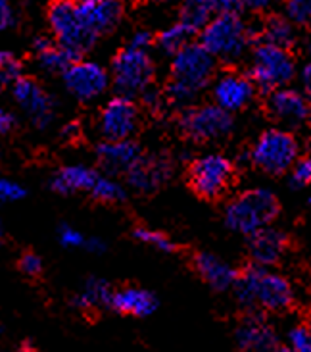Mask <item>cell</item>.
<instances>
[{
    "mask_svg": "<svg viewBox=\"0 0 311 352\" xmlns=\"http://www.w3.org/2000/svg\"><path fill=\"white\" fill-rule=\"evenodd\" d=\"M217 58L202 43H189L171 60V81L165 98L173 106L190 108L216 74Z\"/></svg>",
    "mask_w": 311,
    "mask_h": 352,
    "instance_id": "obj_1",
    "label": "cell"
},
{
    "mask_svg": "<svg viewBox=\"0 0 311 352\" xmlns=\"http://www.w3.org/2000/svg\"><path fill=\"white\" fill-rule=\"evenodd\" d=\"M233 289L238 305L246 310L262 308L267 312H286L294 305V287L290 281L260 264L248 266L238 274Z\"/></svg>",
    "mask_w": 311,
    "mask_h": 352,
    "instance_id": "obj_2",
    "label": "cell"
},
{
    "mask_svg": "<svg viewBox=\"0 0 311 352\" xmlns=\"http://www.w3.org/2000/svg\"><path fill=\"white\" fill-rule=\"evenodd\" d=\"M255 35L260 37V33L248 28L238 14H217L216 18L200 31V43L217 60L233 64L242 58Z\"/></svg>",
    "mask_w": 311,
    "mask_h": 352,
    "instance_id": "obj_3",
    "label": "cell"
},
{
    "mask_svg": "<svg viewBox=\"0 0 311 352\" xmlns=\"http://www.w3.org/2000/svg\"><path fill=\"white\" fill-rule=\"evenodd\" d=\"M279 214V202L265 187L244 190L227 204L225 226L242 235H254L255 231L267 228Z\"/></svg>",
    "mask_w": 311,
    "mask_h": 352,
    "instance_id": "obj_4",
    "label": "cell"
},
{
    "mask_svg": "<svg viewBox=\"0 0 311 352\" xmlns=\"http://www.w3.org/2000/svg\"><path fill=\"white\" fill-rule=\"evenodd\" d=\"M47 18L58 45L73 60H81L98 41L95 33L83 28L77 16V0H52Z\"/></svg>",
    "mask_w": 311,
    "mask_h": 352,
    "instance_id": "obj_5",
    "label": "cell"
},
{
    "mask_svg": "<svg viewBox=\"0 0 311 352\" xmlns=\"http://www.w3.org/2000/svg\"><path fill=\"white\" fill-rule=\"evenodd\" d=\"M248 76L262 93H273L286 87L296 76V62L288 48L260 43L252 52Z\"/></svg>",
    "mask_w": 311,
    "mask_h": 352,
    "instance_id": "obj_6",
    "label": "cell"
},
{
    "mask_svg": "<svg viewBox=\"0 0 311 352\" xmlns=\"http://www.w3.org/2000/svg\"><path fill=\"white\" fill-rule=\"evenodd\" d=\"M154 81V62L148 50L127 47L122 48L112 62V83L117 95L135 98L142 96Z\"/></svg>",
    "mask_w": 311,
    "mask_h": 352,
    "instance_id": "obj_7",
    "label": "cell"
},
{
    "mask_svg": "<svg viewBox=\"0 0 311 352\" xmlns=\"http://www.w3.org/2000/svg\"><path fill=\"white\" fill-rule=\"evenodd\" d=\"M298 141L288 129L273 127L260 135L254 148L250 151L252 164L269 175L288 172L298 160Z\"/></svg>",
    "mask_w": 311,
    "mask_h": 352,
    "instance_id": "obj_8",
    "label": "cell"
},
{
    "mask_svg": "<svg viewBox=\"0 0 311 352\" xmlns=\"http://www.w3.org/2000/svg\"><path fill=\"white\" fill-rule=\"evenodd\" d=\"M181 129L198 143L221 141L233 131V118L229 110L216 102L190 106L181 114Z\"/></svg>",
    "mask_w": 311,
    "mask_h": 352,
    "instance_id": "obj_9",
    "label": "cell"
},
{
    "mask_svg": "<svg viewBox=\"0 0 311 352\" xmlns=\"http://www.w3.org/2000/svg\"><path fill=\"white\" fill-rule=\"evenodd\" d=\"M233 172V162L223 154H204L190 164L189 181L200 197L217 199L231 185Z\"/></svg>",
    "mask_w": 311,
    "mask_h": 352,
    "instance_id": "obj_10",
    "label": "cell"
},
{
    "mask_svg": "<svg viewBox=\"0 0 311 352\" xmlns=\"http://www.w3.org/2000/svg\"><path fill=\"white\" fill-rule=\"evenodd\" d=\"M64 85H66L69 95L89 102V100H95L108 91L110 74L98 62L76 60L64 72Z\"/></svg>",
    "mask_w": 311,
    "mask_h": 352,
    "instance_id": "obj_11",
    "label": "cell"
},
{
    "mask_svg": "<svg viewBox=\"0 0 311 352\" xmlns=\"http://www.w3.org/2000/svg\"><path fill=\"white\" fill-rule=\"evenodd\" d=\"M139 124V110L127 96H113L104 106L98 118V129L106 141H122L129 139Z\"/></svg>",
    "mask_w": 311,
    "mask_h": 352,
    "instance_id": "obj_12",
    "label": "cell"
},
{
    "mask_svg": "<svg viewBox=\"0 0 311 352\" xmlns=\"http://www.w3.org/2000/svg\"><path fill=\"white\" fill-rule=\"evenodd\" d=\"M235 343L240 352H275L281 346L273 325L267 322L265 316L255 312H250L238 322Z\"/></svg>",
    "mask_w": 311,
    "mask_h": 352,
    "instance_id": "obj_13",
    "label": "cell"
},
{
    "mask_svg": "<svg viewBox=\"0 0 311 352\" xmlns=\"http://www.w3.org/2000/svg\"><path fill=\"white\" fill-rule=\"evenodd\" d=\"M12 95L18 106L29 116L33 125L45 129L54 120V100L33 81L21 77L12 85Z\"/></svg>",
    "mask_w": 311,
    "mask_h": 352,
    "instance_id": "obj_14",
    "label": "cell"
},
{
    "mask_svg": "<svg viewBox=\"0 0 311 352\" xmlns=\"http://www.w3.org/2000/svg\"><path fill=\"white\" fill-rule=\"evenodd\" d=\"M267 110L279 124L286 127H300L311 118V100L300 91H294L288 87L277 89L269 93Z\"/></svg>",
    "mask_w": 311,
    "mask_h": 352,
    "instance_id": "obj_15",
    "label": "cell"
},
{
    "mask_svg": "<svg viewBox=\"0 0 311 352\" xmlns=\"http://www.w3.org/2000/svg\"><path fill=\"white\" fill-rule=\"evenodd\" d=\"M211 95L216 104L229 112H238L252 102L255 95V83L250 79V76H242L238 72H225L214 81Z\"/></svg>",
    "mask_w": 311,
    "mask_h": 352,
    "instance_id": "obj_16",
    "label": "cell"
},
{
    "mask_svg": "<svg viewBox=\"0 0 311 352\" xmlns=\"http://www.w3.org/2000/svg\"><path fill=\"white\" fill-rule=\"evenodd\" d=\"M77 16L96 37L110 33L123 18L122 0H77Z\"/></svg>",
    "mask_w": 311,
    "mask_h": 352,
    "instance_id": "obj_17",
    "label": "cell"
},
{
    "mask_svg": "<svg viewBox=\"0 0 311 352\" xmlns=\"http://www.w3.org/2000/svg\"><path fill=\"white\" fill-rule=\"evenodd\" d=\"M127 175V183L141 192H152L161 187L171 175V164L163 154L141 156Z\"/></svg>",
    "mask_w": 311,
    "mask_h": 352,
    "instance_id": "obj_18",
    "label": "cell"
},
{
    "mask_svg": "<svg viewBox=\"0 0 311 352\" xmlns=\"http://www.w3.org/2000/svg\"><path fill=\"white\" fill-rule=\"evenodd\" d=\"M142 156L139 144L129 139L122 141H106L96 146V158L104 168V172L110 175L127 173Z\"/></svg>",
    "mask_w": 311,
    "mask_h": 352,
    "instance_id": "obj_19",
    "label": "cell"
},
{
    "mask_svg": "<svg viewBox=\"0 0 311 352\" xmlns=\"http://www.w3.org/2000/svg\"><path fill=\"white\" fill-rule=\"evenodd\" d=\"M286 247H288L286 233L277 228H269V226L255 231L248 241V250H250L254 264L265 267L277 264L284 254Z\"/></svg>",
    "mask_w": 311,
    "mask_h": 352,
    "instance_id": "obj_20",
    "label": "cell"
},
{
    "mask_svg": "<svg viewBox=\"0 0 311 352\" xmlns=\"http://www.w3.org/2000/svg\"><path fill=\"white\" fill-rule=\"evenodd\" d=\"M194 270L207 285L214 291L223 293L227 289H233L238 279V272L225 260H221L211 252H198L194 256Z\"/></svg>",
    "mask_w": 311,
    "mask_h": 352,
    "instance_id": "obj_21",
    "label": "cell"
},
{
    "mask_svg": "<svg viewBox=\"0 0 311 352\" xmlns=\"http://www.w3.org/2000/svg\"><path fill=\"white\" fill-rule=\"evenodd\" d=\"M158 298L154 293L141 289V287H123L113 291L110 308L119 314L135 316V318H148L158 310Z\"/></svg>",
    "mask_w": 311,
    "mask_h": 352,
    "instance_id": "obj_22",
    "label": "cell"
},
{
    "mask_svg": "<svg viewBox=\"0 0 311 352\" xmlns=\"http://www.w3.org/2000/svg\"><path fill=\"white\" fill-rule=\"evenodd\" d=\"M100 177L93 168H87L81 164L64 166L50 177V189L58 195H73V192H91L95 183Z\"/></svg>",
    "mask_w": 311,
    "mask_h": 352,
    "instance_id": "obj_23",
    "label": "cell"
},
{
    "mask_svg": "<svg viewBox=\"0 0 311 352\" xmlns=\"http://www.w3.org/2000/svg\"><path fill=\"white\" fill-rule=\"evenodd\" d=\"M113 291L108 281L100 277H89L85 281V287L73 296L71 305L79 310H93V308H102V306L112 305Z\"/></svg>",
    "mask_w": 311,
    "mask_h": 352,
    "instance_id": "obj_24",
    "label": "cell"
},
{
    "mask_svg": "<svg viewBox=\"0 0 311 352\" xmlns=\"http://www.w3.org/2000/svg\"><path fill=\"white\" fill-rule=\"evenodd\" d=\"M260 38H262V43L290 50L296 45V29L286 16H271V18H267L264 28L260 31Z\"/></svg>",
    "mask_w": 311,
    "mask_h": 352,
    "instance_id": "obj_25",
    "label": "cell"
},
{
    "mask_svg": "<svg viewBox=\"0 0 311 352\" xmlns=\"http://www.w3.org/2000/svg\"><path fill=\"white\" fill-rule=\"evenodd\" d=\"M214 18V0H183L181 4L179 21H183L192 33H200Z\"/></svg>",
    "mask_w": 311,
    "mask_h": 352,
    "instance_id": "obj_26",
    "label": "cell"
},
{
    "mask_svg": "<svg viewBox=\"0 0 311 352\" xmlns=\"http://www.w3.org/2000/svg\"><path fill=\"white\" fill-rule=\"evenodd\" d=\"M192 35H194V33H192L183 21H179V23L171 25V28H168L165 31H161L160 35H158V38H156V43H158V47H160L161 52H165V54H170V56H175L181 48H185L189 45Z\"/></svg>",
    "mask_w": 311,
    "mask_h": 352,
    "instance_id": "obj_27",
    "label": "cell"
},
{
    "mask_svg": "<svg viewBox=\"0 0 311 352\" xmlns=\"http://www.w3.org/2000/svg\"><path fill=\"white\" fill-rule=\"evenodd\" d=\"M37 60L38 66L43 67L45 72H48V74H62V76H64L67 67L76 62L60 45H52L47 50L38 52Z\"/></svg>",
    "mask_w": 311,
    "mask_h": 352,
    "instance_id": "obj_28",
    "label": "cell"
},
{
    "mask_svg": "<svg viewBox=\"0 0 311 352\" xmlns=\"http://www.w3.org/2000/svg\"><path fill=\"white\" fill-rule=\"evenodd\" d=\"M91 197L100 200V202H122L127 197V192H125V187L122 183L113 181L108 175H100L93 190H91Z\"/></svg>",
    "mask_w": 311,
    "mask_h": 352,
    "instance_id": "obj_29",
    "label": "cell"
},
{
    "mask_svg": "<svg viewBox=\"0 0 311 352\" xmlns=\"http://www.w3.org/2000/svg\"><path fill=\"white\" fill-rule=\"evenodd\" d=\"M133 237L137 241H141L144 245H150V247L158 248L161 252H173L175 250V245L168 235H163L160 231L150 228H137L133 231Z\"/></svg>",
    "mask_w": 311,
    "mask_h": 352,
    "instance_id": "obj_30",
    "label": "cell"
},
{
    "mask_svg": "<svg viewBox=\"0 0 311 352\" xmlns=\"http://www.w3.org/2000/svg\"><path fill=\"white\" fill-rule=\"evenodd\" d=\"M284 14L300 28H311V0H284Z\"/></svg>",
    "mask_w": 311,
    "mask_h": 352,
    "instance_id": "obj_31",
    "label": "cell"
},
{
    "mask_svg": "<svg viewBox=\"0 0 311 352\" xmlns=\"http://www.w3.org/2000/svg\"><path fill=\"white\" fill-rule=\"evenodd\" d=\"M21 72H23L21 62L12 52L4 50L0 54V81L4 85H10V83L14 85L18 79H21Z\"/></svg>",
    "mask_w": 311,
    "mask_h": 352,
    "instance_id": "obj_32",
    "label": "cell"
},
{
    "mask_svg": "<svg viewBox=\"0 0 311 352\" xmlns=\"http://www.w3.org/2000/svg\"><path fill=\"white\" fill-rule=\"evenodd\" d=\"M288 346L296 352H311V325L298 324L288 329Z\"/></svg>",
    "mask_w": 311,
    "mask_h": 352,
    "instance_id": "obj_33",
    "label": "cell"
},
{
    "mask_svg": "<svg viewBox=\"0 0 311 352\" xmlns=\"http://www.w3.org/2000/svg\"><path fill=\"white\" fill-rule=\"evenodd\" d=\"M290 170H292L290 172V185L294 189H303L306 185L311 183V156L296 160Z\"/></svg>",
    "mask_w": 311,
    "mask_h": 352,
    "instance_id": "obj_34",
    "label": "cell"
},
{
    "mask_svg": "<svg viewBox=\"0 0 311 352\" xmlns=\"http://www.w3.org/2000/svg\"><path fill=\"white\" fill-rule=\"evenodd\" d=\"M58 241L60 245L66 248H73V247H85L87 239L83 237L81 231H77L76 228L67 226V223H62L58 228Z\"/></svg>",
    "mask_w": 311,
    "mask_h": 352,
    "instance_id": "obj_35",
    "label": "cell"
},
{
    "mask_svg": "<svg viewBox=\"0 0 311 352\" xmlns=\"http://www.w3.org/2000/svg\"><path fill=\"white\" fill-rule=\"evenodd\" d=\"M18 266L19 272L27 277H38L43 274V260H41L35 252H25V254H21Z\"/></svg>",
    "mask_w": 311,
    "mask_h": 352,
    "instance_id": "obj_36",
    "label": "cell"
},
{
    "mask_svg": "<svg viewBox=\"0 0 311 352\" xmlns=\"http://www.w3.org/2000/svg\"><path fill=\"white\" fill-rule=\"evenodd\" d=\"M27 190L19 183L12 179H0V199L4 202H16V200L25 199Z\"/></svg>",
    "mask_w": 311,
    "mask_h": 352,
    "instance_id": "obj_37",
    "label": "cell"
},
{
    "mask_svg": "<svg viewBox=\"0 0 311 352\" xmlns=\"http://www.w3.org/2000/svg\"><path fill=\"white\" fill-rule=\"evenodd\" d=\"M16 25V10L10 0H0V28L10 29Z\"/></svg>",
    "mask_w": 311,
    "mask_h": 352,
    "instance_id": "obj_38",
    "label": "cell"
},
{
    "mask_svg": "<svg viewBox=\"0 0 311 352\" xmlns=\"http://www.w3.org/2000/svg\"><path fill=\"white\" fill-rule=\"evenodd\" d=\"M152 43H154V37H152L150 31L139 29V31H135V33H133V37L129 38V43H127V45L133 48H139V50H148Z\"/></svg>",
    "mask_w": 311,
    "mask_h": 352,
    "instance_id": "obj_39",
    "label": "cell"
},
{
    "mask_svg": "<svg viewBox=\"0 0 311 352\" xmlns=\"http://www.w3.org/2000/svg\"><path fill=\"white\" fill-rule=\"evenodd\" d=\"M214 8L217 14H238L244 8L242 0H214Z\"/></svg>",
    "mask_w": 311,
    "mask_h": 352,
    "instance_id": "obj_40",
    "label": "cell"
},
{
    "mask_svg": "<svg viewBox=\"0 0 311 352\" xmlns=\"http://www.w3.org/2000/svg\"><path fill=\"white\" fill-rule=\"evenodd\" d=\"M142 102L148 106V108H158V106L163 102V96H161L160 91H156L154 87H150V89H146L144 93H142Z\"/></svg>",
    "mask_w": 311,
    "mask_h": 352,
    "instance_id": "obj_41",
    "label": "cell"
},
{
    "mask_svg": "<svg viewBox=\"0 0 311 352\" xmlns=\"http://www.w3.org/2000/svg\"><path fill=\"white\" fill-rule=\"evenodd\" d=\"M16 125H18V118L12 114V112H8V110H2L0 112V131L2 133H10Z\"/></svg>",
    "mask_w": 311,
    "mask_h": 352,
    "instance_id": "obj_42",
    "label": "cell"
},
{
    "mask_svg": "<svg viewBox=\"0 0 311 352\" xmlns=\"http://www.w3.org/2000/svg\"><path fill=\"white\" fill-rule=\"evenodd\" d=\"M279 0H242L246 10H252V12H265V10L273 8Z\"/></svg>",
    "mask_w": 311,
    "mask_h": 352,
    "instance_id": "obj_43",
    "label": "cell"
},
{
    "mask_svg": "<svg viewBox=\"0 0 311 352\" xmlns=\"http://www.w3.org/2000/svg\"><path fill=\"white\" fill-rule=\"evenodd\" d=\"M85 248L89 252H93V254H102L104 250H106V243H104L102 239L91 237L85 241Z\"/></svg>",
    "mask_w": 311,
    "mask_h": 352,
    "instance_id": "obj_44",
    "label": "cell"
},
{
    "mask_svg": "<svg viewBox=\"0 0 311 352\" xmlns=\"http://www.w3.org/2000/svg\"><path fill=\"white\" fill-rule=\"evenodd\" d=\"M300 81H302L303 91H306V95L311 98V60L303 66V69L300 72Z\"/></svg>",
    "mask_w": 311,
    "mask_h": 352,
    "instance_id": "obj_45",
    "label": "cell"
},
{
    "mask_svg": "<svg viewBox=\"0 0 311 352\" xmlns=\"http://www.w3.org/2000/svg\"><path fill=\"white\" fill-rule=\"evenodd\" d=\"M52 45H54V43H52V41H50L48 37H45V35H43V37H37L35 41H33V50H35V54H38V52L47 50V48L52 47Z\"/></svg>",
    "mask_w": 311,
    "mask_h": 352,
    "instance_id": "obj_46",
    "label": "cell"
},
{
    "mask_svg": "<svg viewBox=\"0 0 311 352\" xmlns=\"http://www.w3.org/2000/svg\"><path fill=\"white\" fill-rule=\"evenodd\" d=\"M79 124H67L64 129H62V137L67 139V141H71V139H76L77 135H79Z\"/></svg>",
    "mask_w": 311,
    "mask_h": 352,
    "instance_id": "obj_47",
    "label": "cell"
},
{
    "mask_svg": "<svg viewBox=\"0 0 311 352\" xmlns=\"http://www.w3.org/2000/svg\"><path fill=\"white\" fill-rule=\"evenodd\" d=\"M275 352H296V351H294V349H290V346L286 344V346H279V349H277Z\"/></svg>",
    "mask_w": 311,
    "mask_h": 352,
    "instance_id": "obj_48",
    "label": "cell"
},
{
    "mask_svg": "<svg viewBox=\"0 0 311 352\" xmlns=\"http://www.w3.org/2000/svg\"><path fill=\"white\" fill-rule=\"evenodd\" d=\"M21 352H33V351H31V349H23V351H21Z\"/></svg>",
    "mask_w": 311,
    "mask_h": 352,
    "instance_id": "obj_49",
    "label": "cell"
},
{
    "mask_svg": "<svg viewBox=\"0 0 311 352\" xmlns=\"http://www.w3.org/2000/svg\"><path fill=\"white\" fill-rule=\"evenodd\" d=\"M310 52H311V43H310Z\"/></svg>",
    "mask_w": 311,
    "mask_h": 352,
    "instance_id": "obj_50",
    "label": "cell"
},
{
    "mask_svg": "<svg viewBox=\"0 0 311 352\" xmlns=\"http://www.w3.org/2000/svg\"><path fill=\"white\" fill-rule=\"evenodd\" d=\"M310 148H311V141H310Z\"/></svg>",
    "mask_w": 311,
    "mask_h": 352,
    "instance_id": "obj_51",
    "label": "cell"
},
{
    "mask_svg": "<svg viewBox=\"0 0 311 352\" xmlns=\"http://www.w3.org/2000/svg\"><path fill=\"white\" fill-rule=\"evenodd\" d=\"M310 204H311V199H310Z\"/></svg>",
    "mask_w": 311,
    "mask_h": 352,
    "instance_id": "obj_52",
    "label": "cell"
}]
</instances>
